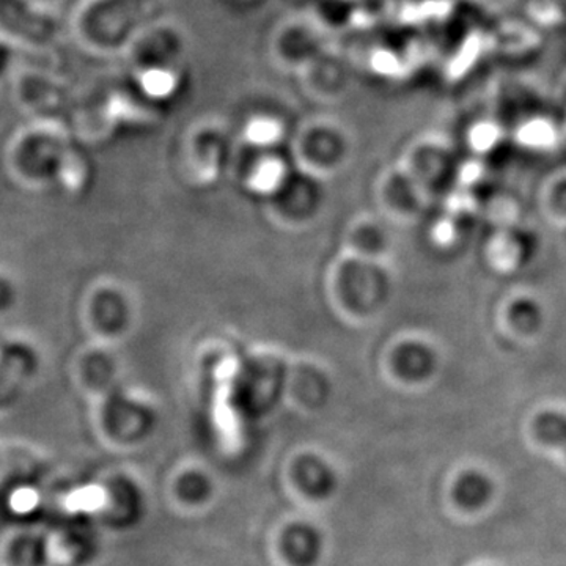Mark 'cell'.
Wrapping results in <instances>:
<instances>
[{
    "mask_svg": "<svg viewBox=\"0 0 566 566\" xmlns=\"http://www.w3.org/2000/svg\"><path fill=\"white\" fill-rule=\"evenodd\" d=\"M331 307L353 326L375 323L394 300L395 275L390 263L375 262L342 251L326 277Z\"/></svg>",
    "mask_w": 566,
    "mask_h": 566,
    "instance_id": "1",
    "label": "cell"
},
{
    "mask_svg": "<svg viewBox=\"0 0 566 566\" xmlns=\"http://www.w3.org/2000/svg\"><path fill=\"white\" fill-rule=\"evenodd\" d=\"M139 322V297L117 279H99L82 297L81 323L88 342L120 348L136 333Z\"/></svg>",
    "mask_w": 566,
    "mask_h": 566,
    "instance_id": "2",
    "label": "cell"
},
{
    "mask_svg": "<svg viewBox=\"0 0 566 566\" xmlns=\"http://www.w3.org/2000/svg\"><path fill=\"white\" fill-rule=\"evenodd\" d=\"M7 167L11 178L24 188L44 189L63 181L73 161L65 137L48 129L18 137L11 144Z\"/></svg>",
    "mask_w": 566,
    "mask_h": 566,
    "instance_id": "3",
    "label": "cell"
},
{
    "mask_svg": "<svg viewBox=\"0 0 566 566\" xmlns=\"http://www.w3.org/2000/svg\"><path fill=\"white\" fill-rule=\"evenodd\" d=\"M326 182L324 178L292 164L273 191L264 197L268 218L285 230H304L314 226L327 205Z\"/></svg>",
    "mask_w": 566,
    "mask_h": 566,
    "instance_id": "4",
    "label": "cell"
},
{
    "mask_svg": "<svg viewBox=\"0 0 566 566\" xmlns=\"http://www.w3.org/2000/svg\"><path fill=\"white\" fill-rule=\"evenodd\" d=\"M381 365L392 381L417 389L438 378L444 365V354L424 335H400L386 346Z\"/></svg>",
    "mask_w": 566,
    "mask_h": 566,
    "instance_id": "5",
    "label": "cell"
},
{
    "mask_svg": "<svg viewBox=\"0 0 566 566\" xmlns=\"http://www.w3.org/2000/svg\"><path fill=\"white\" fill-rule=\"evenodd\" d=\"M352 145L344 134L327 126H315L297 137L294 144V166L329 180L348 166Z\"/></svg>",
    "mask_w": 566,
    "mask_h": 566,
    "instance_id": "6",
    "label": "cell"
},
{
    "mask_svg": "<svg viewBox=\"0 0 566 566\" xmlns=\"http://www.w3.org/2000/svg\"><path fill=\"white\" fill-rule=\"evenodd\" d=\"M123 360L117 346L87 342L74 353L71 360L74 381L96 392H107L117 387Z\"/></svg>",
    "mask_w": 566,
    "mask_h": 566,
    "instance_id": "7",
    "label": "cell"
},
{
    "mask_svg": "<svg viewBox=\"0 0 566 566\" xmlns=\"http://www.w3.org/2000/svg\"><path fill=\"white\" fill-rule=\"evenodd\" d=\"M376 197L386 216L397 221H415L428 202L427 193L403 166L379 178Z\"/></svg>",
    "mask_w": 566,
    "mask_h": 566,
    "instance_id": "8",
    "label": "cell"
},
{
    "mask_svg": "<svg viewBox=\"0 0 566 566\" xmlns=\"http://www.w3.org/2000/svg\"><path fill=\"white\" fill-rule=\"evenodd\" d=\"M401 166L415 177L427 197L444 191L458 175L455 158L450 150L441 145H424V147L415 148L409 155L408 161Z\"/></svg>",
    "mask_w": 566,
    "mask_h": 566,
    "instance_id": "9",
    "label": "cell"
},
{
    "mask_svg": "<svg viewBox=\"0 0 566 566\" xmlns=\"http://www.w3.org/2000/svg\"><path fill=\"white\" fill-rule=\"evenodd\" d=\"M546 319L545 304L534 294L515 293L502 304V329L516 342L531 344L542 337Z\"/></svg>",
    "mask_w": 566,
    "mask_h": 566,
    "instance_id": "10",
    "label": "cell"
},
{
    "mask_svg": "<svg viewBox=\"0 0 566 566\" xmlns=\"http://www.w3.org/2000/svg\"><path fill=\"white\" fill-rule=\"evenodd\" d=\"M342 251L375 262L390 263L394 252L392 233L381 219L370 214L360 216L346 229Z\"/></svg>",
    "mask_w": 566,
    "mask_h": 566,
    "instance_id": "11",
    "label": "cell"
},
{
    "mask_svg": "<svg viewBox=\"0 0 566 566\" xmlns=\"http://www.w3.org/2000/svg\"><path fill=\"white\" fill-rule=\"evenodd\" d=\"M2 378L3 385L13 381L14 385L31 381L39 375L43 365V354L36 342L24 335H3L2 340Z\"/></svg>",
    "mask_w": 566,
    "mask_h": 566,
    "instance_id": "12",
    "label": "cell"
},
{
    "mask_svg": "<svg viewBox=\"0 0 566 566\" xmlns=\"http://www.w3.org/2000/svg\"><path fill=\"white\" fill-rule=\"evenodd\" d=\"M494 493L493 479L479 469L461 472L452 486L453 501L461 510L469 513L480 512L490 505Z\"/></svg>",
    "mask_w": 566,
    "mask_h": 566,
    "instance_id": "13",
    "label": "cell"
},
{
    "mask_svg": "<svg viewBox=\"0 0 566 566\" xmlns=\"http://www.w3.org/2000/svg\"><path fill=\"white\" fill-rule=\"evenodd\" d=\"M531 431L536 442L566 457V411L556 408L542 409L532 419Z\"/></svg>",
    "mask_w": 566,
    "mask_h": 566,
    "instance_id": "14",
    "label": "cell"
},
{
    "mask_svg": "<svg viewBox=\"0 0 566 566\" xmlns=\"http://www.w3.org/2000/svg\"><path fill=\"white\" fill-rule=\"evenodd\" d=\"M546 208L557 221H566V175L551 182L546 191Z\"/></svg>",
    "mask_w": 566,
    "mask_h": 566,
    "instance_id": "15",
    "label": "cell"
}]
</instances>
